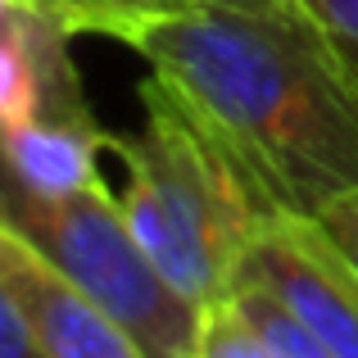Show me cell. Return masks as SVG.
Listing matches in <instances>:
<instances>
[{
  "mask_svg": "<svg viewBox=\"0 0 358 358\" xmlns=\"http://www.w3.org/2000/svg\"><path fill=\"white\" fill-rule=\"evenodd\" d=\"M0 358H50L32 308L9 286H0Z\"/></svg>",
  "mask_w": 358,
  "mask_h": 358,
  "instance_id": "11",
  "label": "cell"
},
{
  "mask_svg": "<svg viewBox=\"0 0 358 358\" xmlns=\"http://www.w3.org/2000/svg\"><path fill=\"white\" fill-rule=\"evenodd\" d=\"M69 36H109L136 50L155 27L191 14L200 0H23Z\"/></svg>",
  "mask_w": 358,
  "mask_h": 358,
  "instance_id": "8",
  "label": "cell"
},
{
  "mask_svg": "<svg viewBox=\"0 0 358 358\" xmlns=\"http://www.w3.org/2000/svg\"><path fill=\"white\" fill-rule=\"evenodd\" d=\"M231 299H236V308L250 317V327L268 341V350L277 358H336L272 290H263L259 281H236Z\"/></svg>",
  "mask_w": 358,
  "mask_h": 358,
  "instance_id": "9",
  "label": "cell"
},
{
  "mask_svg": "<svg viewBox=\"0 0 358 358\" xmlns=\"http://www.w3.org/2000/svg\"><path fill=\"white\" fill-rule=\"evenodd\" d=\"M0 227L114 317L145 358H195L209 313L164 277L105 182L73 195H32L0 182Z\"/></svg>",
  "mask_w": 358,
  "mask_h": 358,
  "instance_id": "3",
  "label": "cell"
},
{
  "mask_svg": "<svg viewBox=\"0 0 358 358\" xmlns=\"http://www.w3.org/2000/svg\"><path fill=\"white\" fill-rule=\"evenodd\" d=\"M304 5L322 23V32L331 36L341 59L358 73V0H304Z\"/></svg>",
  "mask_w": 358,
  "mask_h": 358,
  "instance_id": "12",
  "label": "cell"
},
{
  "mask_svg": "<svg viewBox=\"0 0 358 358\" xmlns=\"http://www.w3.org/2000/svg\"><path fill=\"white\" fill-rule=\"evenodd\" d=\"M195 358H277V354H272L268 341L250 327V317L236 308V299H227V304L209 308Z\"/></svg>",
  "mask_w": 358,
  "mask_h": 358,
  "instance_id": "10",
  "label": "cell"
},
{
  "mask_svg": "<svg viewBox=\"0 0 358 358\" xmlns=\"http://www.w3.org/2000/svg\"><path fill=\"white\" fill-rule=\"evenodd\" d=\"M136 96L145 105L141 131H109V150L127 168L122 213L164 277L209 313L231 299L254 241L277 218L227 145L164 78L150 73Z\"/></svg>",
  "mask_w": 358,
  "mask_h": 358,
  "instance_id": "2",
  "label": "cell"
},
{
  "mask_svg": "<svg viewBox=\"0 0 358 358\" xmlns=\"http://www.w3.org/2000/svg\"><path fill=\"white\" fill-rule=\"evenodd\" d=\"M0 286H9L32 308L50 358H145V350L114 317L78 295L41 254H32L5 227H0Z\"/></svg>",
  "mask_w": 358,
  "mask_h": 358,
  "instance_id": "6",
  "label": "cell"
},
{
  "mask_svg": "<svg viewBox=\"0 0 358 358\" xmlns=\"http://www.w3.org/2000/svg\"><path fill=\"white\" fill-rule=\"evenodd\" d=\"M73 36L23 0H0V131L96 118L82 91Z\"/></svg>",
  "mask_w": 358,
  "mask_h": 358,
  "instance_id": "5",
  "label": "cell"
},
{
  "mask_svg": "<svg viewBox=\"0 0 358 358\" xmlns=\"http://www.w3.org/2000/svg\"><path fill=\"white\" fill-rule=\"evenodd\" d=\"M272 218L358 200V73L304 0H200L136 45Z\"/></svg>",
  "mask_w": 358,
  "mask_h": 358,
  "instance_id": "1",
  "label": "cell"
},
{
  "mask_svg": "<svg viewBox=\"0 0 358 358\" xmlns=\"http://www.w3.org/2000/svg\"><path fill=\"white\" fill-rule=\"evenodd\" d=\"M327 227V236H331L336 245L345 250V259L358 268V200H341V204H331V209L317 218Z\"/></svg>",
  "mask_w": 358,
  "mask_h": 358,
  "instance_id": "13",
  "label": "cell"
},
{
  "mask_svg": "<svg viewBox=\"0 0 358 358\" xmlns=\"http://www.w3.org/2000/svg\"><path fill=\"white\" fill-rule=\"evenodd\" d=\"M236 281H259L336 358H358V268L317 218H277Z\"/></svg>",
  "mask_w": 358,
  "mask_h": 358,
  "instance_id": "4",
  "label": "cell"
},
{
  "mask_svg": "<svg viewBox=\"0 0 358 358\" xmlns=\"http://www.w3.org/2000/svg\"><path fill=\"white\" fill-rule=\"evenodd\" d=\"M109 150V131L87 122H27L5 131V182L32 195H73L100 186L96 155Z\"/></svg>",
  "mask_w": 358,
  "mask_h": 358,
  "instance_id": "7",
  "label": "cell"
}]
</instances>
